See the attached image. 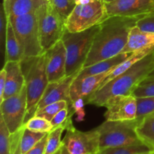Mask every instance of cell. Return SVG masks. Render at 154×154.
I'll list each match as a JSON object with an SVG mask.
<instances>
[{"label": "cell", "instance_id": "1", "mask_svg": "<svg viewBox=\"0 0 154 154\" xmlns=\"http://www.w3.org/2000/svg\"><path fill=\"white\" fill-rule=\"evenodd\" d=\"M140 17H108L100 23L84 67L92 66L118 54L126 45L131 29Z\"/></svg>", "mask_w": 154, "mask_h": 154}, {"label": "cell", "instance_id": "2", "mask_svg": "<svg viewBox=\"0 0 154 154\" xmlns=\"http://www.w3.org/2000/svg\"><path fill=\"white\" fill-rule=\"evenodd\" d=\"M154 69V51L137 62L130 69L101 87L86 99V104L103 107L114 96L132 95L135 88L147 78Z\"/></svg>", "mask_w": 154, "mask_h": 154}, {"label": "cell", "instance_id": "3", "mask_svg": "<svg viewBox=\"0 0 154 154\" xmlns=\"http://www.w3.org/2000/svg\"><path fill=\"white\" fill-rule=\"evenodd\" d=\"M21 66L26 80L27 109L24 124L37 112V105L46 90L49 81L46 71V52L37 57L23 59Z\"/></svg>", "mask_w": 154, "mask_h": 154}, {"label": "cell", "instance_id": "4", "mask_svg": "<svg viewBox=\"0 0 154 154\" xmlns=\"http://www.w3.org/2000/svg\"><path fill=\"white\" fill-rule=\"evenodd\" d=\"M99 29L100 24L78 32L66 29L62 41L66 50V77L78 73L84 68Z\"/></svg>", "mask_w": 154, "mask_h": 154}, {"label": "cell", "instance_id": "5", "mask_svg": "<svg viewBox=\"0 0 154 154\" xmlns=\"http://www.w3.org/2000/svg\"><path fill=\"white\" fill-rule=\"evenodd\" d=\"M141 119L105 120L96 128L99 133V148L123 147L142 143L137 133Z\"/></svg>", "mask_w": 154, "mask_h": 154}, {"label": "cell", "instance_id": "6", "mask_svg": "<svg viewBox=\"0 0 154 154\" xmlns=\"http://www.w3.org/2000/svg\"><path fill=\"white\" fill-rule=\"evenodd\" d=\"M8 20L22 48L23 59L37 57L45 53L41 42L36 11Z\"/></svg>", "mask_w": 154, "mask_h": 154}, {"label": "cell", "instance_id": "7", "mask_svg": "<svg viewBox=\"0 0 154 154\" xmlns=\"http://www.w3.org/2000/svg\"><path fill=\"white\" fill-rule=\"evenodd\" d=\"M108 17L103 0H92L87 4H77L66 22L71 32H78L102 23Z\"/></svg>", "mask_w": 154, "mask_h": 154}, {"label": "cell", "instance_id": "8", "mask_svg": "<svg viewBox=\"0 0 154 154\" xmlns=\"http://www.w3.org/2000/svg\"><path fill=\"white\" fill-rule=\"evenodd\" d=\"M41 42L44 51H47L60 41L66 29V22L49 3L41 6L37 11Z\"/></svg>", "mask_w": 154, "mask_h": 154}, {"label": "cell", "instance_id": "9", "mask_svg": "<svg viewBox=\"0 0 154 154\" xmlns=\"http://www.w3.org/2000/svg\"><path fill=\"white\" fill-rule=\"evenodd\" d=\"M27 109L26 85L17 94L4 99L0 105L1 117L4 120L11 134L14 133L24 126Z\"/></svg>", "mask_w": 154, "mask_h": 154}, {"label": "cell", "instance_id": "10", "mask_svg": "<svg viewBox=\"0 0 154 154\" xmlns=\"http://www.w3.org/2000/svg\"><path fill=\"white\" fill-rule=\"evenodd\" d=\"M63 139V144L70 154L98 153L99 148V133L96 129L82 132L75 129L73 124L67 129Z\"/></svg>", "mask_w": 154, "mask_h": 154}, {"label": "cell", "instance_id": "11", "mask_svg": "<svg viewBox=\"0 0 154 154\" xmlns=\"http://www.w3.org/2000/svg\"><path fill=\"white\" fill-rule=\"evenodd\" d=\"M103 107L106 120H128L137 117V99L132 95H118L110 98Z\"/></svg>", "mask_w": 154, "mask_h": 154}, {"label": "cell", "instance_id": "12", "mask_svg": "<svg viewBox=\"0 0 154 154\" xmlns=\"http://www.w3.org/2000/svg\"><path fill=\"white\" fill-rule=\"evenodd\" d=\"M107 14L129 17H143L154 13V0H115L105 3Z\"/></svg>", "mask_w": 154, "mask_h": 154}, {"label": "cell", "instance_id": "13", "mask_svg": "<svg viewBox=\"0 0 154 154\" xmlns=\"http://www.w3.org/2000/svg\"><path fill=\"white\" fill-rule=\"evenodd\" d=\"M78 73L79 72L66 77L63 80L57 82L49 83L40 102L38 104L37 111L50 104L65 100L69 103L70 114H75L72 108V102L70 99V87L74 80L78 76Z\"/></svg>", "mask_w": 154, "mask_h": 154}, {"label": "cell", "instance_id": "14", "mask_svg": "<svg viewBox=\"0 0 154 154\" xmlns=\"http://www.w3.org/2000/svg\"><path fill=\"white\" fill-rule=\"evenodd\" d=\"M46 52V71L49 83L66 77V50L62 39Z\"/></svg>", "mask_w": 154, "mask_h": 154}, {"label": "cell", "instance_id": "15", "mask_svg": "<svg viewBox=\"0 0 154 154\" xmlns=\"http://www.w3.org/2000/svg\"><path fill=\"white\" fill-rule=\"evenodd\" d=\"M114 69L104 73L74 80L70 87V99L73 103L80 98L87 99L89 96L96 93L102 86L104 80Z\"/></svg>", "mask_w": 154, "mask_h": 154}, {"label": "cell", "instance_id": "16", "mask_svg": "<svg viewBox=\"0 0 154 154\" xmlns=\"http://www.w3.org/2000/svg\"><path fill=\"white\" fill-rule=\"evenodd\" d=\"M3 69L6 72V80L2 101L20 92L26 85L21 62L8 61L4 63Z\"/></svg>", "mask_w": 154, "mask_h": 154}, {"label": "cell", "instance_id": "17", "mask_svg": "<svg viewBox=\"0 0 154 154\" xmlns=\"http://www.w3.org/2000/svg\"><path fill=\"white\" fill-rule=\"evenodd\" d=\"M46 0H3L2 5L8 18L35 12Z\"/></svg>", "mask_w": 154, "mask_h": 154}, {"label": "cell", "instance_id": "18", "mask_svg": "<svg viewBox=\"0 0 154 154\" xmlns=\"http://www.w3.org/2000/svg\"><path fill=\"white\" fill-rule=\"evenodd\" d=\"M154 48V33L141 31L135 26L131 29L128 42L121 54H132L143 48Z\"/></svg>", "mask_w": 154, "mask_h": 154}, {"label": "cell", "instance_id": "19", "mask_svg": "<svg viewBox=\"0 0 154 154\" xmlns=\"http://www.w3.org/2000/svg\"><path fill=\"white\" fill-rule=\"evenodd\" d=\"M132 54H120L111 59L103 60L87 67H84L80 71L76 78H82L87 76L99 75L112 70L126 60Z\"/></svg>", "mask_w": 154, "mask_h": 154}, {"label": "cell", "instance_id": "20", "mask_svg": "<svg viewBox=\"0 0 154 154\" xmlns=\"http://www.w3.org/2000/svg\"><path fill=\"white\" fill-rule=\"evenodd\" d=\"M23 60V54L20 42L17 38L13 26L8 20L7 33L5 39V62L8 61H20Z\"/></svg>", "mask_w": 154, "mask_h": 154}, {"label": "cell", "instance_id": "21", "mask_svg": "<svg viewBox=\"0 0 154 154\" xmlns=\"http://www.w3.org/2000/svg\"><path fill=\"white\" fill-rule=\"evenodd\" d=\"M153 51L154 48H143V49L138 50V51H135V52L132 53L126 60H124L123 63H121L120 65H118L117 67L114 68V70L107 76V78H105V80H104L101 87H102V86L105 85V84H108V83L109 82V81H111V80H113L114 78H115L116 77L119 76V75H121L122 73L126 72V70L130 69V68L132 67L134 64H135L137 62L142 60L144 57H145L146 56L148 55L149 54H150V53Z\"/></svg>", "mask_w": 154, "mask_h": 154}, {"label": "cell", "instance_id": "22", "mask_svg": "<svg viewBox=\"0 0 154 154\" xmlns=\"http://www.w3.org/2000/svg\"><path fill=\"white\" fill-rule=\"evenodd\" d=\"M136 131L141 141L154 150V113L141 118Z\"/></svg>", "mask_w": 154, "mask_h": 154}, {"label": "cell", "instance_id": "23", "mask_svg": "<svg viewBox=\"0 0 154 154\" xmlns=\"http://www.w3.org/2000/svg\"><path fill=\"white\" fill-rule=\"evenodd\" d=\"M153 150L144 143L123 147H108L99 150L98 154H147Z\"/></svg>", "mask_w": 154, "mask_h": 154}, {"label": "cell", "instance_id": "24", "mask_svg": "<svg viewBox=\"0 0 154 154\" xmlns=\"http://www.w3.org/2000/svg\"><path fill=\"white\" fill-rule=\"evenodd\" d=\"M48 133V132H47ZM46 132H34L25 127L20 141L21 153L25 154L31 150L46 135Z\"/></svg>", "mask_w": 154, "mask_h": 154}, {"label": "cell", "instance_id": "25", "mask_svg": "<svg viewBox=\"0 0 154 154\" xmlns=\"http://www.w3.org/2000/svg\"><path fill=\"white\" fill-rule=\"evenodd\" d=\"M66 129L63 125L53 129L48 132V141L46 144V150L45 154H54L60 150L63 145V140H61L62 134Z\"/></svg>", "mask_w": 154, "mask_h": 154}, {"label": "cell", "instance_id": "26", "mask_svg": "<svg viewBox=\"0 0 154 154\" xmlns=\"http://www.w3.org/2000/svg\"><path fill=\"white\" fill-rule=\"evenodd\" d=\"M56 11L66 22L75 9L77 3L74 0H48Z\"/></svg>", "mask_w": 154, "mask_h": 154}, {"label": "cell", "instance_id": "27", "mask_svg": "<svg viewBox=\"0 0 154 154\" xmlns=\"http://www.w3.org/2000/svg\"><path fill=\"white\" fill-rule=\"evenodd\" d=\"M64 108H69V103L65 100L60 101V102L50 104L44 107L42 109L38 110L36 112L35 116L46 119L48 121H51L56 114Z\"/></svg>", "mask_w": 154, "mask_h": 154}, {"label": "cell", "instance_id": "28", "mask_svg": "<svg viewBox=\"0 0 154 154\" xmlns=\"http://www.w3.org/2000/svg\"><path fill=\"white\" fill-rule=\"evenodd\" d=\"M25 127L34 132H49L53 129V126L51 121L46 119L35 116L30 119L25 124Z\"/></svg>", "mask_w": 154, "mask_h": 154}, {"label": "cell", "instance_id": "29", "mask_svg": "<svg viewBox=\"0 0 154 154\" xmlns=\"http://www.w3.org/2000/svg\"><path fill=\"white\" fill-rule=\"evenodd\" d=\"M136 99L138 105L136 118L141 119L148 114L154 113V96Z\"/></svg>", "mask_w": 154, "mask_h": 154}, {"label": "cell", "instance_id": "30", "mask_svg": "<svg viewBox=\"0 0 154 154\" xmlns=\"http://www.w3.org/2000/svg\"><path fill=\"white\" fill-rule=\"evenodd\" d=\"M11 132L4 120L0 119V154H11Z\"/></svg>", "mask_w": 154, "mask_h": 154}, {"label": "cell", "instance_id": "31", "mask_svg": "<svg viewBox=\"0 0 154 154\" xmlns=\"http://www.w3.org/2000/svg\"><path fill=\"white\" fill-rule=\"evenodd\" d=\"M8 18L6 15L3 5H2L1 13H0V48H1L2 56L5 54V39L7 33Z\"/></svg>", "mask_w": 154, "mask_h": 154}, {"label": "cell", "instance_id": "32", "mask_svg": "<svg viewBox=\"0 0 154 154\" xmlns=\"http://www.w3.org/2000/svg\"><path fill=\"white\" fill-rule=\"evenodd\" d=\"M135 98L150 97L154 96V81L152 82H141L132 93Z\"/></svg>", "mask_w": 154, "mask_h": 154}, {"label": "cell", "instance_id": "33", "mask_svg": "<svg viewBox=\"0 0 154 154\" xmlns=\"http://www.w3.org/2000/svg\"><path fill=\"white\" fill-rule=\"evenodd\" d=\"M135 26L141 31L154 33V13L140 18Z\"/></svg>", "mask_w": 154, "mask_h": 154}, {"label": "cell", "instance_id": "34", "mask_svg": "<svg viewBox=\"0 0 154 154\" xmlns=\"http://www.w3.org/2000/svg\"><path fill=\"white\" fill-rule=\"evenodd\" d=\"M84 105H86V99L84 98H80L72 103V108L77 114V120L79 122L83 121L85 117Z\"/></svg>", "mask_w": 154, "mask_h": 154}, {"label": "cell", "instance_id": "35", "mask_svg": "<svg viewBox=\"0 0 154 154\" xmlns=\"http://www.w3.org/2000/svg\"><path fill=\"white\" fill-rule=\"evenodd\" d=\"M69 114H70V112H69V108H64V109L59 111V112L56 114L55 117L53 118V120L51 121V124H52L53 126V129L61 126V125L66 121V120L68 118Z\"/></svg>", "mask_w": 154, "mask_h": 154}, {"label": "cell", "instance_id": "36", "mask_svg": "<svg viewBox=\"0 0 154 154\" xmlns=\"http://www.w3.org/2000/svg\"><path fill=\"white\" fill-rule=\"evenodd\" d=\"M48 133L45 135V136L35 144L31 150H29L25 154H45V150H46L47 141H48Z\"/></svg>", "mask_w": 154, "mask_h": 154}, {"label": "cell", "instance_id": "37", "mask_svg": "<svg viewBox=\"0 0 154 154\" xmlns=\"http://www.w3.org/2000/svg\"><path fill=\"white\" fill-rule=\"evenodd\" d=\"M5 80H6V72L5 69H2L0 72V102L2 101L3 93H4L5 87Z\"/></svg>", "mask_w": 154, "mask_h": 154}, {"label": "cell", "instance_id": "38", "mask_svg": "<svg viewBox=\"0 0 154 154\" xmlns=\"http://www.w3.org/2000/svg\"><path fill=\"white\" fill-rule=\"evenodd\" d=\"M152 81H154V69L152 71L151 73L147 76V78H146L144 81H142V82L146 83V82H152Z\"/></svg>", "mask_w": 154, "mask_h": 154}, {"label": "cell", "instance_id": "39", "mask_svg": "<svg viewBox=\"0 0 154 154\" xmlns=\"http://www.w3.org/2000/svg\"><path fill=\"white\" fill-rule=\"evenodd\" d=\"M61 154H70L66 146L63 145V144L61 147Z\"/></svg>", "mask_w": 154, "mask_h": 154}, {"label": "cell", "instance_id": "40", "mask_svg": "<svg viewBox=\"0 0 154 154\" xmlns=\"http://www.w3.org/2000/svg\"><path fill=\"white\" fill-rule=\"evenodd\" d=\"M11 154H22L21 153V149H20V145L17 147V148L15 150L14 152H13Z\"/></svg>", "mask_w": 154, "mask_h": 154}, {"label": "cell", "instance_id": "41", "mask_svg": "<svg viewBox=\"0 0 154 154\" xmlns=\"http://www.w3.org/2000/svg\"><path fill=\"white\" fill-rule=\"evenodd\" d=\"M103 1L105 3H109V2H111L115 1V0H103Z\"/></svg>", "mask_w": 154, "mask_h": 154}, {"label": "cell", "instance_id": "42", "mask_svg": "<svg viewBox=\"0 0 154 154\" xmlns=\"http://www.w3.org/2000/svg\"><path fill=\"white\" fill-rule=\"evenodd\" d=\"M54 154H61V148H60V150H59L58 151L56 152V153Z\"/></svg>", "mask_w": 154, "mask_h": 154}, {"label": "cell", "instance_id": "43", "mask_svg": "<svg viewBox=\"0 0 154 154\" xmlns=\"http://www.w3.org/2000/svg\"><path fill=\"white\" fill-rule=\"evenodd\" d=\"M147 154H154V150H152V151L149 152V153H147Z\"/></svg>", "mask_w": 154, "mask_h": 154}, {"label": "cell", "instance_id": "44", "mask_svg": "<svg viewBox=\"0 0 154 154\" xmlns=\"http://www.w3.org/2000/svg\"><path fill=\"white\" fill-rule=\"evenodd\" d=\"M74 1H75V2H76V3H77V2H78V0H74Z\"/></svg>", "mask_w": 154, "mask_h": 154}, {"label": "cell", "instance_id": "45", "mask_svg": "<svg viewBox=\"0 0 154 154\" xmlns=\"http://www.w3.org/2000/svg\"><path fill=\"white\" fill-rule=\"evenodd\" d=\"M89 154H98V153H89Z\"/></svg>", "mask_w": 154, "mask_h": 154}, {"label": "cell", "instance_id": "46", "mask_svg": "<svg viewBox=\"0 0 154 154\" xmlns=\"http://www.w3.org/2000/svg\"><path fill=\"white\" fill-rule=\"evenodd\" d=\"M46 1H48V0H46Z\"/></svg>", "mask_w": 154, "mask_h": 154}]
</instances>
